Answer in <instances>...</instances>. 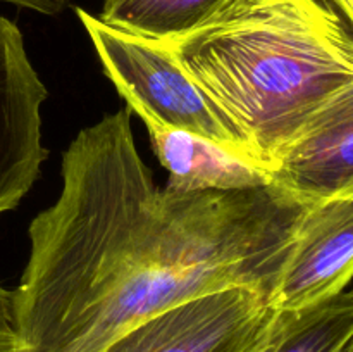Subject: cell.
I'll return each mask as SVG.
<instances>
[{"mask_svg":"<svg viewBox=\"0 0 353 352\" xmlns=\"http://www.w3.org/2000/svg\"><path fill=\"white\" fill-rule=\"evenodd\" d=\"M131 116L130 107L107 114L62 154L61 193L31 221L12 290L19 352H102L195 297L274 293L310 202L276 185L159 188Z\"/></svg>","mask_w":353,"mask_h":352,"instance_id":"6da1fadb","label":"cell"},{"mask_svg":"<svg viewBox=\"0 0 353 352\" xmlns=\"http://www.w3.org/2000/svg\"><path fill=\"white\" fill-rule=\"evenodd\" d=\"M159 41L269 173L353 88V33L323 0H226L186 33Z\"/></svg>","mask_w":353,"mask_h":352,"instance_id":"7a4b0ae2","label":"cell"},{"mask_svg":"<svg viewBox=\"0 0 353 352\" xmlns=\"http://www.w3.org/2000/svg\"><path fill=\"white\" fill-rule=\"evenodd\" d=\"M76 16L105 76L145 126L190 131L250 161L240 137L162 41L110 26L85 9Z\"/></svg>","mask_w":353,"mask_h":352,"instance_id":"3957f363","label":"cell"},{"mask_svg":"<svg viewBox=\"0 0 353 352\" xmlns=\"http://www.w3.org/2000/svg\"><path fill=\"white\" fill-rule=\"evenodd\" d=\"M276 311L264 293L224 289L141 321L102 352H254L268 337Z\"/></svg>","mask_w":353,"mask_h":352,"instance_id":"277c9868","label":"cell"},{"mask_svg":"<svg viewBox=\"0 0 353 352\" xmlns=\"http://www.w3.org/2000/svg\"><path fill=\"white\" fill-rule=\"evenodd\" d=\"M47 97L23 33L0 16V216L19 206L48 155L41 138Z\"/></svg>","mask_w":353,"mask_h":352,"instance_id":"5b68a950","label":"cell"},{"mask_svg":"<svg viewBox=\"0 0 353 352\" xmlns=\"http://www.w3.org/2000/svg\"><path fill=\"white\" fill-rule=\"evenodd\" d=\"M353 280V197L310 202L271 304L299 309L338 295Z\"/></svg>","mask_w":353,"mask_h":352,"instance_id":"8992f818","label":"cell"},{"mask_svg":"<svg viewBox=\"0 0 353 352\" xmlns=\"http://www.w3.org/2000/svg\"><path fill=\"white\" fill-rule=\"evenodd\" d=\"M269 175L303 202L353 197V88L310 121Z\"/></svg>","mask_w":353,"mask_h":352,"instance_id":"52a82bcc","label":"cell"},{"mask_svg":"<svg viewBox=\"0 0 353 352\" xmlns=\"http://www.w3.org/2000/svg\"><path fill=\"white\" fill-rule=\"evenodd\" d=\"M147 131L152 150L169 171V188L202 192L272 185L269 171L216 141L174 128L147 126Z\"/></svg>","mask_w":353,"mask_h":352,"instance_id":"ba28073f","label":"cell"},{"mask_svg":"<svg viewBox=\"0 0 353 352\" xmlns=\"http://www.w3.org/2000/svg\"><path fill=\"white\" fill-rule=\"evenodd\" d=\"M254 352H353V289L299 309H278Z\"/></svg>","mask_w":353,"mask_h":352,"instance_id":"9c48e42d","label":"cell"},{"mask_svg":"<svg viewBox=\"0 0 353 352\" xmlns=\"http://www.w3.org/2000/svg\"><path fill=\"white\" fill-rule=\"evenodd\" d=\"M226 0H103V23L147 38H171L202 23Z\"/></svg>","mask_w":353,"mask_h":352,"instance_id":"30bf717a","label":"cell"},{"mask_svg":"<svg viewBox=\"0 0 353 352\" xmlns=\"http://www.w3.org/2000/svg\"><path fill=\"white\" fill-rule=\"evenodd\" d=\"M0 352H19L16 321H14L12 290L0 285Z\"/></svg>","mask_w":353,"mask_h":352,"instance_id":"8fae6325","label":"cell"},{"mask_svg":"<svg viewBox=\"0 0 353 352\" xmlns=\"http://www.w3.org/2000/svg\"><path fill=\"white\" fill-rule=\"evenodd\" d=\"M69 2H71V0H0V3H10V6L21 7V9L45 14V16L61 14L62 10L68 9Z\"/></svg>","mask_w":353,"mask_h":352,"instance_id":"7c38bea8","label":"cell"},{"mask_svg":"<svg viewBox=\"0 0 353 352\" xmlns=\"http://www.w3.org/2000/svg\"><path fill=\"white\" fill-rule=\"evenodd\" d=\"M323 2L340 16V19L353 33V0H323Z\"/></svg>","mask_w":353,"mask_h":352,"instance_id":"4fadbf2b","label":"cell"}]
</instances>
